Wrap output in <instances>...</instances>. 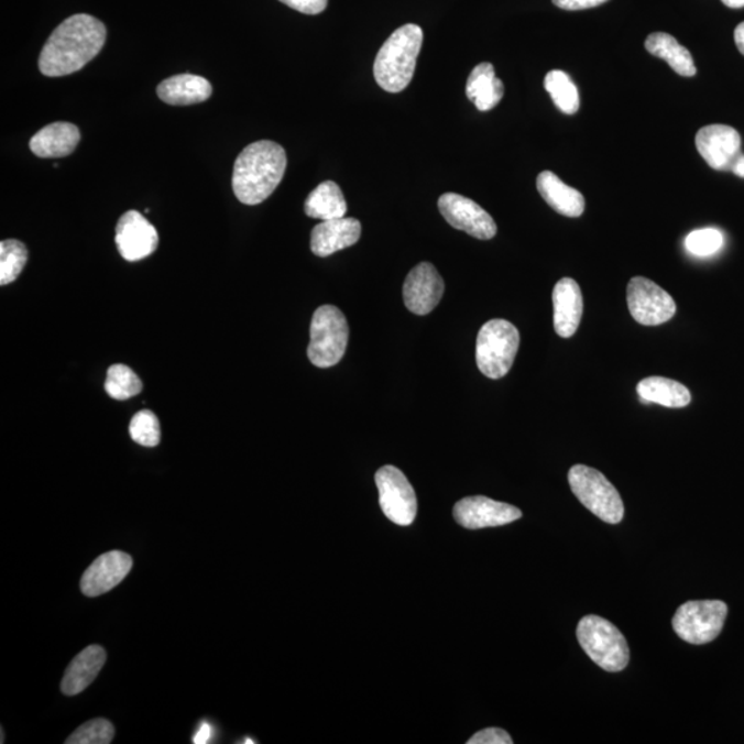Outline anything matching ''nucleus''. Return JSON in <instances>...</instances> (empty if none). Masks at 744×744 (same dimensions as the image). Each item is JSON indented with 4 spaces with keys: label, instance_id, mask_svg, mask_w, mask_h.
<instances>
[{
    "label": "nucleus",
    "instance_id": "1",
    "mask_svg": "<svg viewBox=\"0 0 744 744\" xmlns=\"http://www.w3.org/2000/svg\"><path fill=\"white\" fill-rule=\"evenodd\" d=\"M107 29L89 14H75L59 24L48 37L40 56V69L57 78L78 73L102 51Z\"/></svg>",
    "mask_w": 744,
    "mask_h": 744
},
{
    "label": "nucleus",
    "instance_id": "2",
    "mask_svg": "<svg viewBox=\"0 0 744 744\" xmlns=\"http://www.w3.org/2000/svg\"><path fill=\"white\" fill-rule=\"evenodd\" d=\"M286 167V151L276 142L264 140L245 146L234 162V195L243 205L262 204L275 193Z\"/></svg>",
    "mask_w": 744,
    "mask_h": 744
},
{
    "label": "nucleus",
    "instance_id": "3",
    "mask_svg": "<svg viewBox=\"0 0 744 744\" xmlns=\"http://www.w3.org/2000/svg\"><path fill=\"white\" fill-rule=\"evenodd\" d=\"M423 42L424 32L418 25H403L393 32L374 63L375 80L382 89L390 92L406 89L413 80Z\"/></svg>",
    "mask_w": 744,
    "mask_h": 744
},
{
    "label": "nucleus",
    "instance_id": "4",
    "mask_svg": "<svg viewBox=\"0 0 744 744\" xmlns=\"http://www.w3.org/2000/svg\"><path fill=\"white\" fill-rule=\"evenodd\" d=\"M577 637L584 653L601 669L617 672L626 669L631 660L627 639L620 628L598 615L582 617Z\"/></svg>",
    "mask_w": 744,
    "mask_h": 744
},
{
    "label": "nucleus",
    "instance_id": "5",
    "mask_svg": "<svg viewBox=\"0 0 744 744\" xmlns=\"http://www.w3.org/2000/svg\"><path fill=\"white\" fill-rule=\"evenodd\" d=\"M519 347V332L511 321L485 322L475 343V361L485 376L500 380L511 371Z\"/></svg>",
    "mask_w": 744,
    "mask_h": 744
},
{
    "label": "nucleus",
    "instance_id": "6",
    "mask_svg": "<svg viewBox=\"0 0 744 744\" xmlns=\"http://www.w3.org/2000/svg\"><path fill=\"white\" fill-rule=\"evenodd\" d=\"M349 326L347 317L337 306L322 305L310 322L308 358L310 363L328 369L339 363L347 352Z\"/></svg>",
    "mask_w": 744,
    "mask_h": 744
},
{
    "label": "nucleus",
    "instance_id": "7",
    "mask_svg": "<svg viewBox=\"0 0 744 744\" xmlns=\"http://www.w3.org/2000/svg\"><path fill=\"white\" fill-rule=\"evenodd\" d=\"M570 486L579 502L600 519L609 524H620L625 516L620 492L599 470L576 464L568 473Z\"/></svg>",
    "mask_w": 744,
    "mask_h": 744
},
{
    "label": "nucleus",
    "instance_id": "8",
    "mask_svg": "<svg viewBox=\"0 0 744 744\" xmlns=\"http://www.w3.org/2000/svg\"><path fill=\"white\" fill-rule=\"evenodd\" d=\"M727 605L720 600L688 601L672 617V628L683 642L702 645L713 642L724 628Z\"/></svg>",
    "mask_w": 744,
    "mask_h": 744
},
{
    "label": "nucleus",
    "instance_id": "9",
    "mask_svg": "<svg viewBox=\"0 0 744 744\" xmlns=\"http://www.w3.org/2000/svg\"><path fill=\"white\" fill-rule=\"evenodd\" d=\"M375 484L385 516L402 527L412 525L417 517V495L402 470L391 464L381 468L375 474Z\"/></svg>",
    "mask_w": 744,
    "mask_h": 744
},
{
    "label": "nucleus",
    "instance_id": "10",
    "mask_svg": "<svg viewBox=\"0 0 744 744\" xmlns=\"http://www.w3.org/2000/svg\"><path fill=\"white\" fill-rule=\"evenodd\" d=\"M627 305L633 319L643 326H659L676 315L669 293L645 277H633L627 286Z\"/></svg>",
    "mask_w": 744,
    "mask_h": 744
},
{
    "label": "nucleus",
    "instance_id": "11",
    "mask_svg": "<svg viewBox=\"0 0 744 744\" xmlns=\"http://www.w3.org/2000/svg\"><path fill=\"white\" fill-rule=\"evenodd\" d=\"M439 210L452 228L480 240L495 237L497 228L489 212L475 201L458 194H445L439 199Z\"/></svg>",
    "mask_w": 744,
    "mask_h": 744
},
{
    "label": "nucleus",
    "instance_id": "12",
    "mask_svg": "<svg viewBox=\"0 0 744 744\" xmlns=\"http://www.w3.org/2000/svg\"><path fill=\"white\" fill-rule=\"evenodd\" d=\"M523 513L516 506L496 502L486 496H468L453 507V518L468 529L501 527L522 518Z\"/></svg>",
    "mask_w": 744,
    "mask_h": 744
},
{
    "label": "nucleus",
    "instance_id": "13",
    "mask_svg": "<svg viewBox=\"0 0 744 744\" xmlns=\"http://www.w3.org/2000/svg\"><path fill=\"white\" fill-rule=\"evenodd\" d=\"M114 242L125 261L135 262L155 253L158 234L156 228L141 212L131 210L120 217Z\"/></svg>",
    "mask_w": 744,
    "mask_h": 744
},
{
    "label": "nucleus",
    "instance_id": "14",
    "mask_svg": "<svg viewBox=\"0 0 744 744\" xmlns=\"http://www.w3.org/2000/svg\"><path fill=\"white\" fill-rule=\"evenodd\" d=\"M697 147L711 168L731 172L742 151L741 134L731 125L710 124L698 131Z\"/></svg>",
    "mask_w": 744,
    "mask_h": 744
},
{
    "label": "nucleus",
    "instance_id": "15",
    "mask_svg": "<svg viewBox=\"0 0 744 744\" xmlns=\"http://www.w3.org/2000/svg\"><path fill=\"white\" fill-rule=\"evenodd\" d=\"M445 294V281L429 262H423L408 273L403 286L404 304L418 316L430 314Z\"/></svg>",
    "mask_w": 744,
    "mask_h": 744
},
{
    "label": "nucleus",
    "instance_id": "16",
    "mask_svg": "<svg viewBox=\"0 0 744 744\" xmlns=\"http://www.w3.org/2000/svg\"><path fill=\"white\" fill-rule=\"evenodd\" d=\"M131 568H133V558L128 552L120 550L106 552L98 557L81 577V593L87 598H98V595L111 592L129 576Z\"/></svg>",
    "mask_w": 744,
    "mask_h": 744
},
{
    "label": "nucleus",
    "instance_id": "17",
    "mask_svg": "<svg viewBox=\"0 0 744 744\" xmlns=\"http://www.w3.org/2000/svg\"><path fill=\"white\" fill-rule=\"evenodd\" d=\"M361 223L355 218H336L322 221L314 228L310 238L311 253L317 256L332 255L359 242Z\"/></svg>",
    "mask_w": 744,
    "mask_h": 744
},
{
    "label": "nucleus",
    "instance_id": "18",
    "mask_svg": "<svg viewBox=\"0 0 744 744\" xmlns=\"http://www.w3.org/2000/svg\"><path fill=\"white\" fill-rule=\"evenodd\" d=\"M555 330L561 338H571L577 332L583 315L581 288L573 278H561L552 289Z\"/></svg>",
    "mask_w": 744,
    "mask_h": 744
},
{
    "label": "nucleus",
    "instance_id": "19",
    "mask_svg": "<svg viewBox=\"0 0 744 744\" xmlns=\"http://www.w3.org/2000/svg\"><path fill=\"white\" fill-rule=\"evenodd\" d=\"M79 141L80 131L75 124L58 122L37 131L30 141V147L37 157L58 158L70 155Z\"/></svg>",
    "mask_w": 744,
    "mask_h": 744
},
{
    "label": "nucleus",
    "instance_id": "20",
    "mask_svg": "<svg viewBox=\"0 0 744 744\" xmlns=\"http://www.w3.org/2000/svg\"><path fill=\"white\" fill-rule=\"evenodd\" d=\"M107 661L106 649L100 645H90L70 661L62 682V691L67 697L84 692Z\"/></svg>",
    "mask_w": 744,
    "mask_h": 744
},
{
    "label": "nucleus",
    "instance_id": "21",
    "mask_svg": "<svg viewBox=\"0 0 744 744\" xmlns=\"http://www.w3.org/2000/svg\"><path fill=\"white\" fill-rule=\"evenodd\" d=\"M536 188L546 204L558 215L570 218L583 215L584 205H587L583 195L562 183L555 173L547 172V169L541 172L536 179Z\"/></svg>",
    "mask_w": 744,
    "mask_h": 744
},
{
    "label": "nucleus",
    "instance_id": "22",
    "mask_svg": "<svg viewBox=\"0 0 744 744\" xmlns=\"http://www.w3.org/2000/svg\"><path fill=\"white\" fill-rule=\"evenodd\" d=\"M210 81L198 75H177L157 86V96L169 106H194L209 100Z\"/></svg>",
    "mask_w": 744,
    "mask_h": 744
},
{
    "label": "nucleus",
    "instance_id": "23",
    "mask_svg": "<svg viewBox=\"0 0 744 744\" xmlns=\"http://www.w3.org/2000/svg\"><path fill=\"white\" fill-rule=\"evenodd\" d=\"M505 95L502 80L496 78L494 65L481 63L470 73L467 96L481 112L491 111Z\"/></svg>",
    "mask_w": 744,
    "mask_h": 744
},
{
    "label": "nucleus",
    "instance_id": "24",
    "mask_svg": "<svg viewBox=\"0 0 744 744\" xmlns=\"http://www.w3.org/2000/svg\"><path fill=\"white\" fill-rule=\"evenodd\" d=\"M639 402L656 403L667 408H683L691 403V392L680 382L649 376L637 385Z\"/></svg>",
    "mask_w": 744,
    "mask_h": 744
},
{
    "label": "nucleus",
    "instance_id": "25",
    "mask_svg": "<svg viewBox=\"0 0 744 744\" xmlns=\"http://www.w3.org/2000/svg\"><path fill=\"white\" fill-rule=\"evenodd\" d=\"M347 200L333 180L321 183L305 201V215L315 220H336L347 216Z\"/></svg>",
    "mask_w": 744,
    "mask_h": 744
},
{
    "label": "nucleus",
    "instance_id": "26",
    "mask_svg": "<svg viewBox=\"0 0 744 744\" xmlns=\"http://www.w3.org/2000/svg\"><path fill=\"white\" fill-rule=\"evenodd\" d=\"M645 48L653 56L665 59L676 74L686 76V78L697 75V67H694L691 53L681 46L676 37L665 34V32H655L645 41Z\"/></svg>",
    "mask_w": 744,
    "mask_h": 744
},
{
    "label": "nucleus",
    "instance_id": "27",
    "mask_svg": "<svg viewBox=\"0 0 744 744\" xmlns=\"http://www.w3.org/2000/svg\"><path fill=\"white\" fill-rule=\"evenodd\" d=\"M545 89L549 92L552 102L562 113L576 114L581 107L579 91L570 76L562 70H550L545 78Z\"/></svg>",
    "mask_w": 744,
    "mask_h": 744
},
{
    "label": "nucleus",
    "instance_id": "28",
    "mask_svg": "<svg viewBox=\"0 0 744 744\" xmlns=\"http://www.w3.org/2000/svg\"><path fill=\"white\" fill-rule=\"evenodd\" d=\"M29 262V250L20 240L9 239L0 243V284L13 283Z\"/></svg>",
    "mask_w": 744,
    "mask_h": 744
},
{
    "label": "nucleus",
    "instance_id": "29",
    "mask_svg": "<svg viewBox=\"0 0 744 744\" xmlns=\"http://www.w3.org/2000/svg\"><path fill=\"white\" fill-rule=\"evenodd\" d=\"M142 391V382L130 366L124 364H114L109 366L106 392L114 401H128V398L139 395Z\"/></svg>",
    "mask_w": 744,
    "mask_h": 744
},
{
    "label": "nucleus",
    "instance_id": "30",
    "mask_svg": "<svg viewBox=\"0 0 744 744\" xmlns=\"http://www.w3.org/2000/svg\"><path fill=\"white\" fill-rule=\"evenodd\" d=\"M130 436L136 445L156 447L161 442V423L151 409L136 413L130 423Z\"/></svg>",
    "mask_w": 744,
    "mask_h": 744
},
{
    "label": "nucleus",
    "instance_id": "31",
    "mask_svg": "<svg viewBox=\"0 0 744 744\" xmlns=\"http://www.w3.org/2000/svg\"><path fill=\"white\" fill-rule=\"evenodd\" d=\"M114 727L106 719H96L80 725L65 743L67 744H109L113 741Z\"/></svg>",
    "mask_w": 744,
    "mask_h": 744
},
{
    "label": "nucleus",
    "instance_id": "32",
    "mask_svg": "<svg viewBox=\"0 0 744 744\" xmlns=\"http://www.w3.org/2000/svg\"><path fill=\"white\" fill-rule=\"evenodd\" d=\"M724 245V237L714 228L698 229L688 234L686 239V249L692 255L710 256L719 251Z\"/></svg>",
    "mask_w": 744,
    "mask_h": 744
},
{
    "label": "nucleus",
    "instance_id": "33",
    "mask_svg": "<svg viewBox=\"0 0 744 744\" xmlns=\"http://www.w3.org/2000/svg\"><path fill=\"white\" fill-rule=\"evenodd\" d=\"M512 737L501 727H486L469 738L468 744H512Z\"/></svg>",
    "mask_w": 744,
    "mask_h": 744
},
{
    "label": "nucleus",
    "instance_id": "34",
    "mask_svg": "<svg viewBox=\"0 0 744 744\" xmlns=\"http://www.w3.org/2000/svg\"><path fill=\"white\" fill-rule=\"evenodd\" d=\"M281 2L299 13L314 15L325 12L328 0H281Z\"/></svg>",
    "mask_w": 744,
    "mask_h": 744
},
{
    "label": "nucleus",
    "instance_id": "35",
    "mask_svg": "<svg viewBox=\"0 0 744 744\" xmlns=\"http://www.w3.org/2000/svg\"><path fill=\"white\" fill-rule=\"evenodd\" d=\"M606 2H609V0H552V4H555V7L562 10H571V12H576V10L598 8L600 4H604Z\"/></svg>",
    "mask_w": 744,
    "mask_h": 744
},
{
    "label": "nucleus",
    "instance_id": "36",
    "mask_svg": "<svg viewBox=\"0 0 744 744\" xmlns=\"http://www.w3.org/2000/svg\"><path fill=\"white\" fill-rule=\"evenodd\" d=\"M211 736H212L211 725L207 724V722H204V724H201V726L199 727V731L196 732V735L194 736V743L195 744L209 743Z\"/></svg>",
    "mask_w": 744,
    "mask_h": 744
},
{
    "label": "nucleus",
    "instance_id": "37",
    "mask_svg": "<svg viewBox=\"0 0 744 744\" xmlns=\"http://www.w3.org/2000/svg\"><path fill=\"white\" fill-rule=\"evenodd\" d=\"M735 43L737 51L744 56V23L738 24L735 30Z\"/></svg>",
    "mask_w": 744,
    "mask_h": 744
},
{
    "label": "nucleus",
    "instance_id": "38",
    "mask_svg": "<svg viewBox=\"0 0 744 744\" xmlns=\"http://www.w3.org/2000/svg\"><path fill=\"white\" fill-rule=\"evenodd\" d=\"M731 172L737 177L744 178V155L741 153L736 158L735 163L732 164Z\"/></svg>",
    "mask_w": 744,
    "mask_h": 744
},
{
    "label": "nucleus",
    "instance_id": "39",
    "mask_svg": "<svg viewBox=\"0 0 744 744\" xmlns=\"http://www.w3.org/2000/svg\"><path fill=\"white\" fill-rule=\"evenodd\" d=\"M721 2L731 9L744 8V0H721Z\"/></svg>",
    "mask_w": 744,
    "mask_h": 744
},
{
    "label": "nucleus",
    "instance_id": "40",
    "mask_svg": "<svg viewBox=\"0 0 744 744\" xmlns=\"http://www.w3.org/2000/svg\"><path fill=\"white\" fill-rule=\"evenodd\" d=\"M244 743L251 744V743H254V742H253V741H250V738H248V741H245Z\"/></svg>",
    "mask_w": 744,
    "mask_h": 744
}]
</instances>
